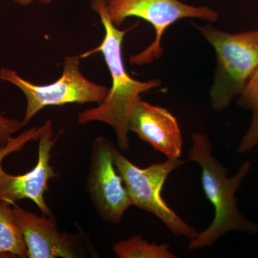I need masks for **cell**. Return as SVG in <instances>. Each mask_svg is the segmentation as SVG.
<instances>
[{"instance_id": "3", "label": "cell", "mask_w": 258, "mask_h": 258, "mask_svg": "<svg viewBox=\"0 0 258 258\" xmlns=\"http://www.w3.org/2000/svg\"><path fill=\"white\" fill-rule=\"evenodd\" d=\"M216 52L217 67L210 91L211 106L223 111L243 91L258 66V30L227 33L210 25L192 23Z\"/></svg>"}, {"instance_id": "6", "label": "cell", "mask_w": 258, "mask_h": 258, "mask_svg": "<svg viewBox=\"0 0 258 258\" xmlns=\"http://www.w3.org/2000/svg\"><path fill=\"white\" fill-rule=\"evenodd\" d=\"M107 9L115 26H120L131 17H137L154 27L156 37L152 43L129 58L131 64L139 66L152 63L162 55L164 32L178 20L197 18L215 23L219 18L218 13L208 6H191L179 0H107Z\"/></svg>"}, {"instance_id": "4", "label": "cell", "mask_w": 258, "mask_h": 258, "mask_svg": "<svg viewBox=\"0 0 258 258\" xmlns=\"http://www.w3.org/2000/svg\"><path fill=\"white\" fill-rule=\"evenodd\" d=\"M80 56L66 57L60 79L45 86L33 84L12 70H0V79L20 88L26 98V111L22 120L24 125H28L45 107L61 106L69 103L100 104L106 99L110 88L86 79L80 70Z\"/></svg>"}, {"instance_id": "5", "label": "cell", "mask_w": 258, "mask_h": 258, "mask_svg": "<svg viewBox=\"0 0 258 258\" xmlns=\"http://www.w3.org/2000/svg\"><path fill=\"white\" fill-rule=\"evenodd\" d=\"M113 160L134 206L160 219L176 236L189 240L198 236L197 230L181 220L161 197V190L166 178L185 161L179 158H168L164 162L141 169L128 160L116 147L113 151Z\"/></svg>"}, {"instance_id": "8", "label": "cell", "mask_w": 258, "mask_h": 258, "mask_svg": "<svg viewBox=\"0 0 258 258\" xmlns=\"http://www.w3.org/2000/svg\"><path fill=\"white\" fill-rule=\"evenodd\" d=\"M39 138L38 157L35 167L21 175L6 174L0 178V200L14 204L19 200L29 199L38 207L42 215L53 216L45 200V193L48 191V181L58 176L50 164L51 151L58 139L54 137L51 120L42 125Z\"/></svg>"}, {"instance_id": "7", "label": "cell", "mask_w": 258, "mask_h": 258, "mask_svg": "<svg viewBox=\"0 0 258 258\" xmlns=\"http://www.w3.org/2000/svg\"><path fill=\"white\" fill-rule=\"evenodd\" d=\"M115 147L113 142L105 137L95 139L86 189L99 216L105 221L118 224L133 203L114 164Z\"/></svg>"}, {"instance_id": "1", "label": "cell", "mask_w": 258, "mask_h": 258, "mask_svg": "<svg viewBox=\"0 0 258 258\" xmlns=\"http://www.w3.org/2000/svg\"><path fill=\"white\" fill-rule=\"evenodd\" d=\"M92 8L99 15L105 28V37L101 45L85 52L80 57L101 52L111 75L112 86L106 99L95 108L80 112L79 124L98 121L109 125L116 134L117 142L121 150L129 148L128 123L131 114L141 100L142 93L161 86L159 79L142 82L129 76L123 64L122 43L123 37L137 24L125 30H119L112 23L107 9V0H93Z\"/></svg>"}, {"instance_id": "10", "label": "cell", "mask_w": 258, "mask_h": 258, "mask_svg": "<svg viewBox=\"0 0 258 258\" xmlns=\"http://www.w3.org/2000/svg\"><path fill=\"white\" fill-rule=\"evenodd\" d=\"M128 128L168 158L181 156L182 137L179 123L166 108L140 100L131 114Z\"/></svg>"}, {"instance_id": "12", "label": "cell", "mask_w": 258, "mask_h": 258, "mask_svg": "<svg viewBox=\"0 0 258 258\" xmlns=\"http://www.w3.org/2000/svg\"><path fill=\"white\" fill-rule=\"evenodd\" d=\"M113 252L119 258H176L169 245L149 242L141 235H134L114 244Z\"/></svg>"}, {"instance_id": "13", "label": "cell", "mask_w": 258, "mask_h": 258, "mask_svg": "<svg viewBox=\"0 0 258 258\" xmlns=\"http://www.w3.org/2000/svg\"><path fill=\"white\" fill-rule=\"evenodd\" d=\"M43 127H33L19 134L18 137H13L9 143L5 147H0V178L6 174L3 167V161L5 158L13 153L21 151L27 144L32 141H37L40 138Z\"/></svg>"}, {"instance_id": "9", "label": "cell", "mask_w": 258, "mask_h": 258, "mask_svg": "<svg viewBox=\"0 0 258 258\" xmlns=\"http://www.w3.org/2000/svg\"><path fill=\"white\" fill-rule=\"evenodd\" d=\"M16 221L23 232L29 258L79 257L75 235L61 232L54 216L38 215L13 204Z\"/></svg>"}, {"instance_id": "14", "label": "cell", "mask_w": 258, "mask_h": 258, "mask_svg": "<svg viewBox=\"0 0 258 258\" xmlns=\"http://www.w3.org/2000/svg\"><path fill=\"white\" fill-rule=\"evenodd\" d=\"M237 103L241 108L252 111L258 108V66L249 78L242 92L237 97Z\"/></svg>"}, {"instance_id": "2", "label": "cell", "mask_w": 258, "mask_h": 258, "mask_svg": "<svg viewBox=\"0 0 258 258\" xmlns=\"http://www.w3.org/2000/svg\"><path fill=\"white\" fill-rule=\"evenodd\" d=\"M191 143L188 161H195L201 166L204 191L213 205L215 214L211 225L190 240L189 248L195 250L212 245L231 231L258 233V224L241 213L235 196L250 170V162L246 161L235 175L227 176L228 170L212 155L211 142L206 135L194 133Z\"/></svg>"}, {"instance_id": "17", "label": "cell", "mask_w": 258, "mask_h": 258, "mask_svg": "<svg viewBox=\"0 0 258 258\" xmlns=\"http://www.w3.org/2000/svg\"><path fill=\"white\" fill-rule=\"evenodd\" d=\"M16 3H19L20 5H30V3H32V2L37 1L39 3H42V4L47 5L50 4L52 0H14Z\"/></svg>"}, {"instance_id": "11", "label": "cell", "mask_w": 258, "mask_h": 258, "mask_svg": "<svg viewBox=\"0 0 258 258\" xmlns=\"http://www.w3.org/2000/svg\"><path fill=\"white\" fill-rule=\"evenodd\" d=\"M0 257H28L23 232L13 210V205L0 200Z\"/></svg>"}, {"instance_id": "16", "label": "cell", "mask_w": 258, "mask_h": 258, "mask_svg": "<svg viewBox=\"0 0 258 258\" xmlns=\"http://www.w3.org/2000/svg\"><path fill=\"white\" fill-rule=\"evenodd\" d=\"M25 126L23 121L8 118L0 111V147H5L13 138V135Z\"/></svg>"}, {"instance_id": "15", "label": "cell", "mask_w": 258, "mask_h": 258, "mask_svg": "<svg viewBox=\"0 0 258 258\" xmlns=\"http://www.w3.org/2000/svg\"><path fill=\"white\" fill-rule=\"evenodd\" d=\"M252 120L247 132L241 139L238 153L244 154L258 147V108L253 110Z\"/></svg>"}]
</instances>
